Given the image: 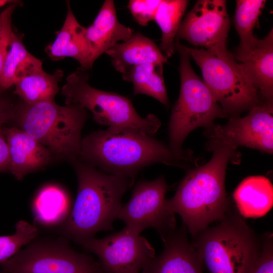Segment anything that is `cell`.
I'll return each mask as SVG.
<instances>
[{"label": "cell", "instance_id": "obj_7", "mask_svg": "<svg viewBox=\"0 0 273 273\" xmlns=\"http://www.w3.org/2000/svg\"><path fill=\"white\" fill-rule=\"evenodd\" d=\"M88 79V70L80 67L67 77L61 91L66 105L90 111L97 123L108 127L130 128L152 136L156 133L161 122L155 115L141 117L129 99L94 88L89 84Z\"/></svg>", "mask_w": 273, "mask_h": 273}, {"label": "cell", "instance_id": "obj_26", "mask_svg": "<svg viewBox=\"0 0 273 273\" xmlns=\"http://www.w3.org/2000/svg\"><path fill=\"white\" fill-rule=\"evenodd\" d=\"M266 1L237 0L234 16L235 28L240 38L236 51L241 52L248 49L257 38L253 30Z\"/></svg>", "mask_w": 273, "mask_h": 273}, {"label": "cell", "instance_id": "obj_3", "mask_svg": "<svg viewBox=\"0 0 273 273\" xmlns=\"http://www.w3.org/2000/svg\"><path fill=\"white\" fill-rule=\"evenodd\" d=\"M71 163L77 176V194L60 233L82 246L98 232L113 230L122 198L134 178L106 173L78 159Z\"/></svg>", "mask_w": 273, "mask_h": 273}, {"label": "cell", "instance_id": "obj_27", "mask_svg": "<svg viewBox=\"0 0 273 273\" xmlns=\"http://www.w3.org/2000/svg\"><path fill=\"white\" fill-rule=\"evenodd\" d=\"M15 233L10 236H0V263L8 260L37 237L39 230L34 224L20 220L15 225Z\"/></svg>", "mask_w": 273, "mask_h": 273}, {"label": "cell", "instance_id": "obj_21", "mask_svg": "<svg viewBox=\"0 0 273 273\" xmlns=\"http://www.w3.org/2000/svg\"><path fill=\"white\" fill-rule=\"evenodd\" d=\"M69 197L66 192L55 185L42 188L34 200L32 210L35 221L46 226L63 223L71 210Z\"/></svg>", "mask_w": 273, "mask_h": 273}, {"label": "cell", "instance_id": "obj_2", "mask_svg": "<svg viewBox=\"0 0 273 273\" xmlns=\"http://www.w3.org/2000/svg\"><path fill=\"white\" fill-rule=\"evenodd\" d=\"M207 149L213 153L210 161L189 170L174 196L166 200L167 211L179 215L192 238L212 222L222 219L230 209L226 169L229 162L238 163L240 157L236 148L226 144L208 141Z\"/></svg>", "mask_w": 273, "mask_h": 273}, {"label": "cell", "instance_id": "obj_12", "mask_svg": "<svg viewBox=\"0 0 273 273\" xmlns=\"http://www.w3.org/2000/svg\"><path fill=\"white\" fill-rule=\"evenodd\" d=\"M209 141L226 144L236 148L245 146L272 154L273 152L272 101L254 106L248 114L241 117L231 116L224 125L213 124L205 128Z\"/></svg>", "mask_w": 273, "mask_h": 273}, {"label": "cell", "instance_id": "obj_17", "mask_svg": "<svg viewBox=\"0 0 273 273\" xmlns=\"http://www.w3.org/2000/svg\"><path fill=\"white\" fill-rule=\"evenodd\" d=\"M133 33V29L118 21L114 1H105L93 24L84 28L93 63L115 44L129 39Z\"/></svg>", "mask_w": 273, "mask_h": 273}, {"label": "cell", "instance_id": "obj_31", "mask_svg": "<svg viewBox=\"0 0 273 273\" xmlns=\"http://www.w3.org/2000/svg\"><path fill=\"white\" fill-rule=\"evenodd\" d=\"M4 123H5L0 121V172L9 171L10 165L8 146L3 132Z\"/></svg>", "mask_w": 273, "mask_h": 273}, {"label": "cell", "instance_id": "obj_15", "mask_svg": "<svg viewBox=\"0 0 273 273\" xmlns=\"http://www.w3.org/2000/svg\"><path fill=\"white\" fill-rule=\"evenodd\" d=\"M264 102L272 101L273 30L263 39L256 38L246 50L233 55Z\"/></svg>", "mask_w": 273, "mask_h": 273}, {"label": "cell", "instance_id": "obj_30", "mask_svg": "<svg viewBox=\"0 0 273 273\" xmlns=\"http://www.w3.org/2000/svg\"><path fill=\"white\" fill-rule=\"evenodd\" d=\"M17 105L9 97L0 93V121L7 123L13 120Z\"/></svg>", "mask_w": 273, "mask_h": 273}, {"label": "cell", "instance_id": "obj_16", "mask_svg": "<svg viewBox=\"0 0 273 273\" xmlns=\"http://www.w3.org/2000/svg\"><path fill=\"white\" fill-rule=\"evenodd\" d=\"M10 156L9 172L18 180L43 168L53 156L50 150L17 127H3Z\"/></svg>", "mask_w": 273, "mask_h": 273}, {"label": "cell", "instance_id": "obj_18", "mask_svg": "<svg viewBox=\"0 0 273 273\" xmlns=\"http://www.w3.org/2000/svg\"><path fill=\"white\" fill-rule=\"evenodd\" d=\"M67 6L68 12L62 27L57 32L56 39L46 48L45 51L52 60L71 57L79 63L80 67L88 70L94 63L84 35L85 27L77 21L69 2Z\"/></svg>", "mask_w": 273, "mask_h": 273}, {"label": "cell", "instance_id": "obj_10", "mask_svg": "<svg viewBox=\"0 0 273 273\" xmlns=\"http://www.w3.org/2000/svg\"><path fill=\"white\" fill-rule=\"evenodd\" d=\"M168 189L163 176L151 181L139 180L129 200L121 207L117 218L138 233L152 228L161 238L167 235L176 229L174 215L166 208L165 195Z\"/></svg>", "mask_w": 273, "mask_h": 273}, {"label": "cell", "instance_id": "obj_6", "mask_svg": "<svg viewBox=\"0 0 273 273\" xmlns=\"http://www.w3.org/2000/svg\"><path fill=\"white\" fill-rule=\"evenodd\" d=\"M175 49L180 57L179 97L172 107L168 124V146L175 153L183 154L182 145L194 129L208 128L218 117H228L203 80L194 71L191 58L178 40Z\"/></svg>", "mask_w": 273, "mask_h": 273}, {"label": "cell", "instance_id": "obj_23", "mask_svg": "<svg viewBox=\"0 0 273 273\" xmlns=\"http://www.w3.org/2000/svg\"><path fill=\"white\" fill-rule=\"evenodd\" d=\"M163 65L147 63L134 66L122 73V78L132 83L133 95L150 96L168 107L169 103L163 75Z\"/></svg>", "mask_w": 273, "mask_h": 273}, {"label": "cell", "instance_id": "obj_32", "mask_svg": "<svg viewBox=\"0 0 273 273\" xmlns=\"http://www.w3.org/2000/svg\"><path fill=\"white\" fill-rule=\"evenodd\" d=\"M19 3V2L16 1L15 2L10 4L0 14V37L12 28V14Z\"/></svg>", "mask_w": 273, "mask_h": 273}, {"label": "cell", "instance_id": "obj_34", "mask_svg": "<svg viewBox=\"0 0 273 273\" xmlns=\"http://www.w3.org/2000/svg\"><path fill=\"white\" fill-rule=\"evenodd\" d=\"M16 1H11V0H0V8L3 6L8 4H11L12 3L15 2Z\"/></svg>", "mask_w": 273, "mask_h": 273}, {"label": "cell", "instance_id": "obj_20", "mask_svg": "<svg viewBox=\"0 0 273 273\" xmlns=\"http://www.w3.org/2000/svg\"><path fill=\"white\" fill-rule=\"evenodd\" d=\"M238 211L244 217L257 218L266 214L273 205V188L263 176L243 179L233 194Z\"/></svg>", "mask_w": 273, "mask_h": 273}, {"label": "cell", "instance_id": "obj_13", "mask_svg": "<svg viewBox=\"0 0 273 273\" xmlns=\"http://www.w3.org/2000/svg\"><path fill=\"white\" fill-rule=\"evenodd\" d=\"M230 22L224 0H200L181 21L176 39L210 51L227 49Z\"/></svg>", "mask_w": 273, "mask_h": 273}, {"label": "cell", "instance_id": "obj_29", "mask_svg": "<svg viewBox=\"0 0 273 273\" xmlns=\"http://www.w3.org/2000/svg\"><path fill=\"white\" fill-rule=\"evenodd\" d=\"M262 237V251L254 273H273L272 234L266 233Z\"/></svg>", "mask_w": 273, "mask_h": 273}, {"label": "cell", "instance_id": "obj_5", "mask_svg": "<svg viewBox=\"0 0 273 273\" xmlns=\"http://www.w3.org/2000/svg\"><path fill=\"white\" fill-rule=\"evenodd\" d=\"M88 117L87 110L76 105L61 106L54 101L30 105L21 101L13 120L53 155L72 162L79 156L81 131Z\"/></svg>", "mask_w": 273, "mask_h": 273}, {"label": "cell", "instance_id": "obj_25", "mask_svg": "<svg viewBox=\"0 0 273 273\" xmlns=\"http://www.w3.org/2000/svg\"><path fill=\"white\" fill-rule=\"evenodd\" d=\"M188 3L186 0H161L157 10L154 20L162 34L159 48L167 59L176 51V34Z\"/></svg>", "mask_w": 273, "mask_h": 273}, {"label": "cell", "instance_id": "obj_4", "mask_svg": "<svg viewBox=\"0 0 273 273\" xmlns=\"http://www.w3.org/2000/svg\"><path fill=\"white\" fill-rule=\"evenodd\" d=\"M219 221L192 238L203 266L209 273H254L262 251V235L231 207Z\"/></svg>", "mask_w": 273, "mask_h": 273}, {"label": "cell", "instance_id": "obj_14", "mask_svg": "<svg viewBox=\"0 0 273 273\" xmlns=\"http://www.w3.org/2000/svg\"><path fill=\"white\" fill-rule=\"evenodd\" d=\"M183 225L161 238L164 249L149 260L142 273H203V264Z\"/></svg>", "mask_w": 273, "mask_h": 273}, {"label": "cell", "instance_id": "obj_8", "mask_svg": "<svg viewBox=\"0 0 273 273\" xmlns=\"http://www.w3.org/2000/svg\"><path fill=\"white\" fill-rule=\"evenodd\" d=\"M184 48L201 69L204 82L228 117L265 102L228 49L210 51Z\"/></svg>", "mask_w": 273, "mask_h": 273}, {"label": "cell", "instance_id": "obj_22", "mask_svg": "<svg viewBox=\"0 0 273 273\" xmlns=\"http://www.w3.org/2000/svg\"><path fill=\"white\" fill-rule=\"evenodd\" d=\"M42 69V62L27 51L21 39L12 31L0 77V93L14 85L17 80Z\"/></svg>", "mask_w": 273, "mask_h": 273}, {"label": "cell", "instance_id": "obj_19", "mask_svg": "<svg viewBox=\"0 0 273 273\" xmlns=\"http://www.w3.org/2000/svg\"><path fill=\"white\" fill-rule=\"evenodd\" d=\"M115 69L123 73L134 66L147 63L164 64L167 59L151 39L140 32H134L127 40L117 43L105 53Z\"/></svg>", "mask_w": 273, "mask_h": 273}, {"label": "cell", "instance_id": "obj_11", "mask_svg": "<svg viewBox=\"0 0 273 273\" xmlns=\"http://www.w3.org/2000/svg\"><path fill=\"white\" fill-rule=\"evenodd\" d=\"M82 246L99 258L107 273H139L155 256V250L148 241L126 226L104 238H93Z\"/></svg>", "mask_w": 273, "mask_h": 273}, {"label": "cell", "instance_id": "obj_1", "mask_svg": "<svg viewBox=\"0 0 273 273\" xmlns=\"http://www.w3.org/2000/svg\"><path fill=\"white\" fill-rule=\"evenodd\" d=\"M78 160L106 173L132 178L154 163L186 168L197 161L190 150L176 154L152 135L123 127H109L84 136Z\"/></svg>", "mask_w": 273, "mask_h": 273}, {"label": "cell", "instance_id": "obj_28", "mask_svg": "<svg viewBox=\"0 0 273 273\" xmlns=\"http://www.w3.org/2000/svg\"><path fill=\"white\" fill-rule=\"evenodd\" d=\"M161 0H130L127 8L135 21L142 26H147L154 20Z\"/></svg>", "mask_w": 273, "mask_h": 273}, {"label": "cell", "instance_id": "obj_9", "mask_svg": "<svg viewBox=\"0 0 273 273\" xmlns=\"http://www.w3.org/2000/svg\"><path fill=\"white\" fill-rule=\"evenodd\" d=\"M69 240L35 239L0 263L3 273H107L99 261L75 251Z\"/></svg>", "mask_w": 273, "mask_h": 273}, {"label": "cell", "instance_id": "obj_24", "mask_svg": "<svg viewBox=\"0 0 273 273\" xmlns=\"http://www.w3.org/2000/svg\"><path fill=\"white\" fill-rule=\"evenodd\" d=\"M63 75V71L61 69L56 70L53 74L41 70L17 80L14 94L27 105L54 101L59 90V82Z\"/></svg>", "mask_w": 273, "mask_h": 273}, {"label": "cell", "instance_id": "obj_33", "mask_svg": "<svg viewBox=\"0 0 273 273\" xmlns=\"http://www.w3.org/2000/svg\"><path fill=\"white\" fill-rule=\"evenodd\" d=\"M12 28L9 29L0 37V77L2 75L6 58L9 49L10 36Z\"/></svg>", "mask_w": 273, "mask_h": 273}]
</instances>
